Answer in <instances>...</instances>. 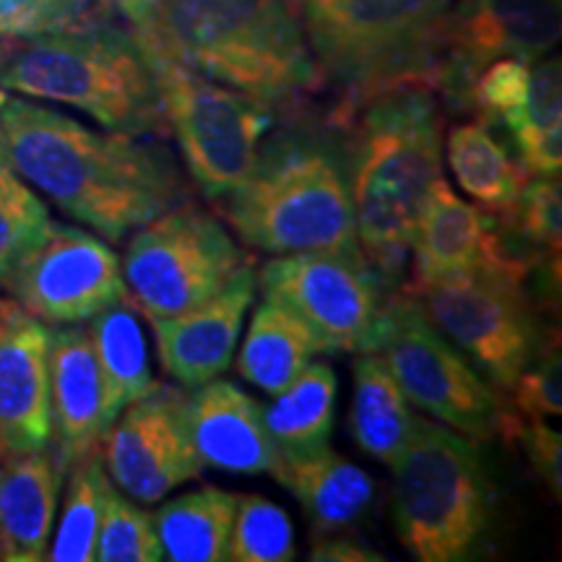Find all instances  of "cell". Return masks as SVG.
Wrapping results in <instances>:
<instances>
[{
	"label": "cell",
	"instance_id": "6da1fadb",
	"mask_svg": "<svg viewBox=\"0 0 562 562\" xmlns=\"http://www.w3.org/2000/svg\"><path fill=\"white\" fill-rule=\"evenodd\" d=\"M0 154L34 191L110 243L191 195L178 161L157 140L94 131L5 89Z\"/></svg>",
	"mask_w": 562,
	"mask_h": 562
},
{
	"label": "cell",
	"instance_id": "7a4b0ae2",
	"mask_svg": "<svg viewBox=\"0 0 562 562\" xmlns=\"http://www.w3.org/2000/svg\"><path fill=\"white\" fill-rule=\"evenodd\" d=\"M357 245L385 292L404 279L419 211L442 178V117L435 91L375 94L341 123Z\"/></svg>",
	"mask_w": 562,
	"mask_h": 562
},
{
	"label": "cell",
	"instance_id": "3957f363",
	"mask_svg": "<svg viewBox=\"0 0 562 562\" xmlns=\"http://www.w3.org/2000/svg\"><path fill=\"white\" fill-rule=\"evenodd\" d=\"M146 50L220 81L277 115H297L323 89L292 0H159L131 30Z\"/></svg>",
	"mask_w": 562,
	"mask_h": 562
},
{
	"label": "cell",
	"instance_id": "277c9868",
	"mask_svg": "<svg viewBox=\"0 0 562 562\" xmlns=\"http://www.w3.org/2000/svg\"><path fill=\"white\" fill-rule=\"evenodd\" d=\"M334 128L297 123L263 138L248 180L222 201L248 248L266 256L360 250L344 131Z\"/></svg>",
	"mask_w": 562,
	"mask_h": 562
},
{
	"label": "cell",
	"instance_id": "5b68a950",
	"mask_svg": "<svg viewBox=\"0 0 562 562\" xmlns=\"http://www.w3.org/2000/svg\"><path fill=\"white\" fill-rule=\"evenodd\" d=\"M456 0H292L323 83L341 91L328 121L398 87L438 81L442 32Z\"/></svg>",
	"mask_w": 562,
	"mask_h": 562
},
{
	"label": "cell",
	"instance_id": "8992f818",
	"mask_svg": "<svg viewBox=\"0 0 562 562\" xmlns=\"http://www.w3.org/2000/svg\"><path fill=\"white\" fill-rule=\"evenodd\" d=\"M0 89L68 104L104 131L170 133L149 55L131 26H121L117 19L9 45L0 60Z\"/></svg>",
	"mask_w": 562,
	"mask_h": 562
},
{
	"label": "cell",
	"instance_id": "52a82bcc",
	"mask_svg": "<svg viewBox=\"0 0 562 562\" xmlns=\"http://www.w3.org/2000/svg\"><path fill=\"white\" fill-rule=\"evenodd\" d=\"M391 472L393 524L404 550L419 562L472 558L490 524L480 440L417 417L409 446Z\"/></svg>",
	"mask_w": 562,
	"mask_h": 562
},
{
	"label": "cell",
	"instance_id": "ba28073f",
	"mask_svg": "<svg viewBox=\"0 0 562 562\" xmlns=\"http://www.w3.org/2000/svg\"><path fill=\"white\" fill-rule=\"evenodd\" d=\"M526 277L508 266H474L425 284H402L438 331L497 393H508L539 351Z\"/></svg>",
	"mask_w": 562,
	"mask_h": 562
},
{
	"label": "cell",
	"instance_id": "9c48e42d",
	"mask_svg": "<svg viewBox=\"0 0 562 562\" xmlns=\"http://www.w3.org/2000/svg\"><path fill=\"white\" fill-rule=\"evenodd\" d=\"M144 53L157 74L167 128L178 138L195 188L222 203L248 180L277 112L167 55L146 47Z\"/></svg>",
	"mask_w": 562,
	"mask_h": 562
},
{
	"label": "cell",
	"instance_id": "30bf717a",
	"mask_svg": "<svg viewBox=\"0 0 562 562\" xmlns=\"http://www.w3.org/2000/svg\"><path fill=\"white\" fill-rule=\"evenodd\" d=\"M245 263H250L248 252L195 201L161 211L131 232L121 258L125 290L146 321L201 305Z\"/></svg>",
	"mask_w": 562,
	"mask_h": 562
},
{
	"label": "cell",
	"instance_id": "8fae6325",
	"mask_svg": "<svg viewBox=\"0 0 562 562\" xmlns=\"http://www.w3.org/2000/svg\"><path fill=\"white\" fill-rule=\"evenodd\" d=\"M370 349L383 357L406 402L467 438H495L503 396L427 321L409 294L396 290L385 297Z\"/></svg>",
	"mask_w": 562,
	"mask_h": 562
},
{
	"label": "cell",
	"instance_id": "7c38bea8",
	"mask_svg": "<svg viewBox=\"0 0 562 562\" xmlns=\"http://www.w3.org/2000/svg\"><path fill=\"white\" fill-rule=\"evenodd\" d=\"M256 279L266 300L311 328L321 351H370L385 286L360 250L271 256Z\"/></svg>",
	"mask_w": 562,
	"mask_h": 562
},
{
	"label": "cell",
	"instance_id": "4fadbf2b",
	"mask_svg": "<svg viewBox=\"0 0 562 562\" xmlns=\"http://www.w3.org/2000/svg\"><path fill=\"white\" fill-rule=\"evenodd\" d=\"M100 453L108 476L131 501L154 505L180 484L195 480L203 463L188 425V389H154L112 419Z\"/></svg>",
	"mask_w": 562,
	"mask_h": 562
},
{
	"label": "cell",
	"instance_id": "5bb4252c",
	"mask_svg": "<svg viewBox=\"0 0 562 562\" xmlns=\"http://www.w3.org/2000/svg\"><path fill=\"white\" fill-rule=\"evenodd\" d=\"M5 292L47 326L83 323L128 294L117 252L91 232L60 222L21 261Z\"/></svg>",
	"mask_w": 562,
	"mask_h": 562
},
{
	"label": "cell",
	"instance_id": "9a60e30c",
	"mask_svg": "<svg viewBox=\"0 0 562 562\" xmlns=\"http://www.w3.org/2000/svg\"><path fill=\"white\" fill-rule=\"evenodd\" d=\"M562 32V0H456L442 32L435 91L467 104L476 76L501 58L537 63Z\"/></svg>",
	"mask_w": 562,
	"mask_h": 562
},
{
	"label": "cell",
	"instance_id": "2e32d148",
	"mask_svg": "<svg viewBox=\"0 0 562 562\" xmlns=\"http://www.w3.org/2000/svg\"><path fill=\"white\" fill-rule=\"evenodd\" d=\"M256 290V269L245 263L214 297L170 318L149 321L161 368L175 383L193 391L229 368Z\"/></svg>",
	"mask_w": 562,
	"mask_h": 562
},
{
	"label": "cell",
	"instance_id": "e0dca14e",
	"mask_svg": "<svg viewBox=\"0 0 562 562\" xmlns=\"http://www.w3.org/2000/svg\"><path fill=\"white\" fill-rule=\"evenodd\" d=\"M409 263L412 269L406 284H425V281L451 277V273L484 263L531 271L529 258L518 256L510 248L495 216L476 203L459 199L446 178L432 182L425 206L419 211Z\"/></svg>",
	"mask_w": 562,
	"mask_h": 562
},
{
	"label": "cell",
	"instance_id": "ac0fdd59",
	"mask_svg": "<svg viewBox=\"0 0 562 562\" xmlns=\"http://www.w3.org/2000/svg\"><path fill=\"white\" fill-rule=\"evenodd\" d=\"M50 328L13 305L0 321V451L5 459L50 446Z\"/></svg>",
	"mask_w": 562,
	"mask_h": 562
},
{
	"label": "cell",
	"instance_id": "d6986e66",
	"mask_svg": "<svg viewBox=\"0 0 562 562\" xmlns=\"http://www.w3.org/2000/svg\"><path fill=\"white\" fill-rule=\"evenodd\" d=\"M47 375H50V448L68 472L76 459L100 448L102 435L110 427L100 362L87 326L66 323L50 328Z\"/></svg>",
	"mask_w": 562,
	"mask_h": 562
},
{
	"label": "cell",
	"instance_id": "ffe728a7",
	"mask_svg": "<svg viewBox=\"0 0 562 562\" xmlns=\"http://www.w3.org/2000/svg\"><path fill=\"white\" fill-rule=\"evenodd\" d=\"M188 425L203 469L258 476L277 459L263 406L229 381L214 378L188 391Z\"/></svg>",
	"mask_w": 562,
	"mask_h": 562
},
{
	"label": "cell",
	"instance_id": "44dd1931",
	"mask_svg": "<svg viewBox=\"0 0 562 562\" xmlns=\"http://www.w3.org/2000/svg\"><path fill=\"white\" fill-rule=\"evenodd\" d=\"M63 482L66 467L50 446L0 461V560H45Z\"/></svg>",
	"mask_w": 562,
	"mask_h": 562
},
{
	"label": "cell",
	"instance_id": "7402d4cb",
	"mask_svg": "<svg viewBox=\"0 0 562 562\" xmlns=\"http://www.w3.org/2000/svg\"><path fill=\"white\" fill-rule=\"evenodd\" d=\"M269 474L297 497L318 533H344L368 513L375 495L370 476L328 446L300 456L277 451Z\"/></svg>",
	"mask_w": 562,
	"mask_h": 562
},
{
	"label": "cell",
	"instance_id": "603a6c76",
	"mask_svg": "<svg viewBox=\"0 0 562 562\" xmlns=\"http://www.w3.org/2000/svg\"><path fill=\"white\" fill-rule=\"evenodd\" d=\"M351 435L364 453L393 469L409 446L417 414L378 351H360L351 362Z\"/></svg>",
	"mask_w": 562,
	"mask_h": 562
},
{
	"label": "cell",
	"instance_id": "cb8c5ba5",
	"mask_svg": "<svg viewBox=\"0 0 562 562\" xmlns=\"http://www.w3.org/2000/svg\"><path fill=\"white\" fill-rule=\"evenodd\" d=\"M138 315V307L125 294L91 315L87 326L97 362H100L104 412H108L110 425L125 406L146 396L157 383L151 375L149 347H146V334Z\"/></svg>",
	"mask_w": 562,
	"mask_h": 562
},
{
	"label": "cell",
	"instance_id": "d4e9b609",
	"mask_svg": "<svg viewBox=\"0 0 562 562\" xmlns=\"http://www.w3.org/2000/svg\"><path fill=\"white\" fill-rule=\"evenodd\" d=\"M318 351V341L297 315L263 300L250 318L237 357V372L250 385L277 396L313 362Z\"/></svg>",
	"mask_w": 562,
	"mask_h": 562
},
{
	"label": "cell",
	"instance_id": "484cf974",
	"mask_svg": "<svg viewBox=\"0 0 562 562\" xmlns=\"http://www.w3.org/2000/svg\"><path fill=\"white\" fill-rule=\"evenodd\" d=\"M446 151L456 182L476 206L492 216H505L516 206L529 175L487 123L453 125L448 131Z\"/></svg>",
	"mask_w": 562,
	"mask_h": 562
},
{
	"label": "cell",
	"instance_id": "4316f807",
	"mask_svg": "<svg viewBox=\"0 0 562 562\" xmlns=\"http://www.w3.org/2000/svg\"><path fill=\"white\" fill-rule=\"evenodd\" d=\"M237 501L220 487L182 492L154 513L165 560L172 562H224L229 550Z\"/></svg>",
	"mask_w": 562,
	"mask_h": 562
},
{
	"label": "cell",
	"instance_id": "83f0119b",
	"mask_svg": "<svg viewBox=\"0 0 562 562\" xmlns=\"http://www.w3.org/2000/svg\"><path fill=\"white\" fill-rule=\"evenodd\" d=\"M339 378L331 364L311 362L263 409L266 427L277 451L300 456L328 446L336 419Z\"/></svg>",
	"mask_w": 562,
	"mask_h": 562
},
{
	"label": "cell",
	"instance_id": "f1b7e54d",
	"mask_svg": "<svg viewBox=\"0 0 562 562\" xmlns=\"http://www.w3.org/2000/svg\"><path fill=\"white\" fill-rule=\"evenodd\" d=\"M516 138L518 161L529 178L560 175L562 167V74L558 55L531 63L529 100L508 128Z\"/></svg>",
	"mask_w": 562,
	"mask_h": 562
},
{
	"label": "cell",
	"instance_id": "f546056e",
	"mask_svg": "<svg viewBox=\"0 0 562 562\" xmlns=\"http://www.w3.org/2000/svg\"><path fill=\"white\" fill-rule=\"evenodd\" d=\"M63 484H66V501H63L58 529H55L53 544L47 547L45 560L91 562L104 503L112 490L100 448L70 463Z\"/></svg>",
	"mask_w": 562,
	"mask_h": 562
},
{
	"label": "cell",
	"instance_id": "4dcf8cb0",
	"mask_svg": "<svg viewBox=\"0 0 562 562\" xmlns=\"http://www.w3.org/2000/svg\"><path fill=\"white\" fill-rule=\"evenodd\" d=\"M50 227L45 201L0 154V290H5L21 261L40 248Z\"/></svg>",
	"mask_w": 562,
	"mask_h": 562
},
{
	"label": "cell",
	"instance_id": "1f68e13d",
	"mask_svg": "<svg viewBox=\"0 0 562 562\" xmlns=\"http://www.w3.org/2000/svg\"><path fill=\"white\" fill-rule=\"evenodd\" d=\"M297 558L292 518L263 495H243L232 524L227 560L232 562H290Z\"/></svg>",
	"mask_w": 562,
	"mask_h": 562
},
{
	"label": "cell",
	"instance_id": "d6a6232c",
	"mask_svg": "<svg viewBox=\"0 0 562 562\" xmlns=\"http://www.w3.org/2000/svg\"><path fill=\"white\" fill-rule=\"evenodd\" d=\"M560 175L550 178H529L524 182L516 206L505 216H495L508 235L529 245L547 263L560 266L562 248V201Z\"/></svg>",
	"mask_w": 562,
	"mask_h": 562
},
{
	"label": "cell",
	"instance_id": "836d02e7",
	"mask_svg": "<svg viewBox=\"0 0 562 562\" xmlns=\"http://www.w3.org/2000/svg\"><path fill=\"white\" fill-rule=\"evenodd\" d=\"M94 560L100 562H159L165 560L154 518L112 484L97 531Z\"/></svg>",
	"mask_w": 562,
	"mask_h": 562
},
{
	"label": "cell",
	"instance_id": "e575fe53",
	"mask_svg": "<svg viewBox=\"0 0 562 562\" xmlns=\"http://www.w3.org/2000/svg\"><path fill=\"white\" fill-rule=\"evenodd\" d=\"M529 83L531 63L521 58L492 60L469 87L463 108H472L482 123H503L510 128L529 100Z\"/></svg>",
	"mask_w": 562,
	"mask_h": 562
},
{
	"label": "cell",
	"instance_id": "d590c367",
	"mask_svg": "<svg viewBox=\"0 0 562 562\" xmlns=\"http://www.w3.org/2000/svg\"><path fill=\"white\" fill-rule=\"evenodd\" d=\"M562 362H560V344L544 347L537 351V357L529 362L518 381L510 385L505 396H510L508 412L518 419H550L562 414Z\"/></svg>",
	"mask_w": 562,
	"mask_h": 562
},
{
	"label": "cell",
	"instance_id": "8d00e7d4",
	"mask_svg": "<svg viewBox=\"0 0 562 562\" xmlns=\"http://www.w3.org/2000/svg\"><path fill=\"white\" fill-rule=\"evenodd\" d=\"M516 440L526 442L531 469L547 484L554 501L562 495V435L547 425V419H526Z\"/></svg>",
	"mask_w": 562,
	"mask_h": 562
},
{
	"label": "cell",
	"instance_id": "74e56055",
	"mask_svg": "<svg viewBox=\"0 0 562 562\" xmlns=\"http://www.w3.org/2000/svg\"><path fill=\"white\" fill-rule=\"evenodd\" d=\"M323 542L313 547L311 560H323V562H381V554H370L364 547L355 544L351 539L344 537V533H323Z\"/></svg>",
	"mask_w": 562,
	"mask_h": 562
},
{
	"label": "cell",
	"instance_id": "f35d334b",
	"mask_svg": "<svg viewBox=\"0 0 562 562\" xmlns=\"http://www.w3.org/2000/svg\"><path fill=\"white\" fill-rule=\"evenodd\" d=\"M100 9L112 19L125 21V26H140L157 9L159 0H97Z\"/></svg>",
	"mask_w": 562,
	"mask_h": 562
},
{
	"label": "cell",
	"instance_id": "ab89813d",
	"mask_svg": "<svg viewBox=\"0 0 562 562\" xmlns=\"http://www.w3.org/2000/svg\"><path fill=\"white\" fill-rule=\"evenodd\" d=\"M13 305H16V302H13V300H3V297H0V321H3L5 315H9V311H11ZM0 461H5L3 451H0Z\"/></svg>",
	"mask_w": 562,
	"mask_h": 562
},
{
	"label": "cell",
	"instance_id": "60d3db41",
	"mask_svg": "<svg viewBox=\"0 0 562 562\" xmlns=\"http://www.w3.org/2000/svg\"><path fill=\"white\" fill-rule=\"evenodd\" d=\"M21 0H0V13H5V11H11L13 5H19Z\"/></svg>",
	"mask_w": 562,
	"mask_h": 562
},
{
	"label": "cell",
	"instance_id": "b9f144b4",
	"mask_svg": "<svg viewBox=\"0 0 562 562\" xmlns=\"http://www.w3.org/2000/svg\"><path fill=\"white\" fill-rule=\"evenodd\" d=\"M5 53H9V42H0V60L5 58Z\"/></svg>",
	"mask_w": 562,
	"mask_h": 562
}]
</instances>
